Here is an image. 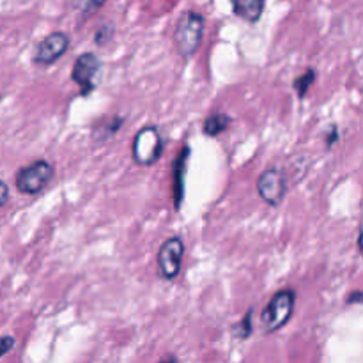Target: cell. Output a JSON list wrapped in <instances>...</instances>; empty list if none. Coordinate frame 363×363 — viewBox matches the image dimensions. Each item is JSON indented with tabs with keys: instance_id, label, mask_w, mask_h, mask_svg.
<instances>
[{
	"instance_id": "cell-1",
	"label": "cell",
	"mask_w": 363,
	"mask_h": 363,
	"mask_svg": "<svg viewBox=\"0 0 363 363\" xmlns=\"http://www.w3.org/2000/svg\"><path fill=\"white\" fill-rule=\"evenodd\" d=\"M206 20L197 11H184L177 20L176 30H174V45L177 53L184 59H190L199 50L204 35Z\"/></svg>"
},
{
	"instance_id": "cell-2",
	"label": "cell",
	"mask_w": 363,
	"mask_h": 363,
	"mask_svg": "<svg viewBox=\"0 0 363 363\" xmlns=\"http://www.w3.org/2000/svg\"><path fill=\"white\" fill-rule=\"evenodd\" d=\"M296 293L293 289H282L275 293L261 314L262 328L266 333H275L291 321L294 314Z\"/></svg>"
},
{
	"instance_id": "cell-3",
	"label": "cell",
	"mask_w": 363,
	"mask_h": 363,
	"mask_svg": "<svg viewBox=\"0 0 363 363\" xmlns=\"http://www.w3.org/2000/svg\"><path fill=\"white\" fill-rule=\"evenodd\" d=\"M55 169L46 160H35L28 165L20 167L14 176V186L21 195H38L52 183Z\"/></svg>"
},
{
	"instance_id": "cell-4",
	"label": "cell",
	"mask_w": 363,
	"mask_h": 363,
	"mask_svg": "<svg viewBox=\"0 0 363 363\" xmlns=\"http://www.w3.org/2000/svg\"><path fill=\"white\" fill-rule=\"evenodd\" d=\"M163 138L162 133L156 126L149 124L142 130L137 131L131 144V155L137 165L140 167H151L162 158L163 155Z\"/></svg>"
},
{
	"instance_id": "cell-5",
	"label": "cell",
	"mask_w": 363,
	"mask_h": 363,
	"mask_svg": "<svg viewBox=\"0 0 363 363\" xmlns=\"http://www.w3.org/2000/svg\"><path fill=\"white\" fill-rule=\"evenodd\" d=\"M257 194L268 206L277 208L282 204L287 194V177L284 169H279V167L266 169L257 179Z\"/></svg>"
},
{
	"instance_id": "cell-6",
	"label": "cell",
	"mask_w": 363,
	"mask_h": 363,
	"mask_svg": "<svg viewBox=\"0 0 363 363\" xmlns=\"http://www.w3.org/2000/svg\"><path fill=\"white\" fill-rule=\"evenodd\" d=\"M184 257V241L179 236L167 238L158 250V272L162 279L172 280L181 273V262Z\"/></svg>"
},
{
	"instance_id": "cell-7",
	"label": "cell",
	"mask_w": 363,
	"mask_h": 363,
	"mask_svg": "<svg viewBox=\"0 0 363 363\" xmlns=\"http://www.w3.org/2000/svg\"><path fill=\"white\" fill-rule=\"evenodd\" d=\"M69 48V35L66 32L55 30L38 43L34 52V64L38 66H52Z\"/></svg>"
},
{
	"instance_id": "cell-8",
	"label": "cell",
	"mask_w": 363,
	"mask_h": 363,
	"mask_svg": "<svg viewBox=\"0 0 363 363\" xmlns=\"http://www.w3.org/2000/svg\"><path fill=\"white\" fill-rule=\"evenodd\" d=\"M101 69V60L96 53L85 52L74 60L73 71H71V80L80 87V92L84 96L91 94L96 89L94 77Z\"/></svg>"
},
{
	"instance_id": "cell-9",
	"label": "cell",
	"mask_w": 363,
	"mask_h": 363,
	"mask_svg": "<svg viewBox=\"0 0 363 363\" xmlns=\"http://www.w3.org/2000/svg\"><path fill=\"white\" fill-rule=\"evenodd\" d=\"M230 4L236 16L248 23H257L264 13L266 0H230Z\"/></svg>"
},
{
	"instance_id": "cell-10",
	"label": "cell",
	"mask_w": 363,
	"mask_h": 363,
	"mask_svg": "<svg viewBox=\"0 0 363 363\" xmlns=\"http://www.w3.org/2000/svg\"><path fill=\"white\" fill-rule=\"evenodd\" d=\"M229 124H230V117L227 116V113L215 112L211 113V116H208V119L204 121V124H202V131H204V135H208V137H218V135H222L223 131L229 128Z\"/></svg>"
},
{
	"instance_id": "cell-11",
	"label": "cell",
	"mask_w": 363,
	"mask_h": 363,
	"mask_svg": "<svg viewBox=\"0 0 363 363\" xmlns=\"http://www.w3.org/2000/svg\"><path fill=\"white\" fill-rule=\"evenodd\" d=\"M188 152H190V149L184 147V151L179 152V160H177L176 184H174V199H176V208H179L181 201H183V195H184L183 176H184V163H186V160H188Z\"/></svg>"
},
{
	"instance_id": "cell-12",
	"label": "cell",
	"mask_w": 363,
	"mask_h": 363,
	"mask_svg": "<svg viewBox=\"0 0 363 363\" xmlns=\"http://www.w3.org/2000/svg\"><path fill=\"white\" fill-rule=\"evenodd\" d=\"M315 80V69L314 67H308L307 71H305L301 77H298L296 80H294V91L298 92V96H300L301 99L307 96V91L311 89V85L314 84Z\"/></svg>"
},
{
	"instance_id": "cell-13",
	"label": "cell",
	"mask_w": 363,
	"mask_h": 363,
	"mask_svg": "<svg viewBox=\"0 0 363 363\" xmlns=\"http://www.w3.org/2000/svg\"><path fill=\"white\" fill-rule=\"evenodd\" d=\"M252 315H254V307L248 308V312L243 315V319L238 323L236 335L240 337V339H243V340L248 339V337L252 335V332H254V325H252Z\"/></svg>"
},
{
	"instance_id": "cell-14",
	"label": "cell",
	"mask_w": 363,
	"mask_h": 363,
	"mask_svg": "<svg viewBox=\"0 0 363 363\" xmlns=\"http://www.w3.org/2000/svg\"><path fill=\"white\" fill-rule=\"evenodd\" d=\"M112 35H113V27H112V25H103V27L99 28L98 32H96L94 43H96V45L103 46V45H106V43H108L110 39H112Z\"/></svg>"
},
{
	"instance_id": "cell-15",
	"label": "cell",
	"mask_w": 363,
	"mask_h": 363,
	"mask_svg": "<svg viewBox=\"0 0 363 363\" xmlns=\"http://www.w3.org/2000/svg\"><path fill=\"white\" fill-rule=\"evenodd\" d=\"M14 344H16L14 337H11V335L0 337V358L6 357L7 353H11V351H13V347H14Z\"/></svg>"
},
{
	"instance_id": "cell-16",
	"label": "cell",
	"mask_w": 363,
	"mask_h": 363,
	"mask_svg": "<svg viewBox=\"0 0 363 363\" xmlns=\"http://www.w3.org/2000/svg\"><path fill=\"white\" fill-rule=\"evenodd\" d=\"M105 2L106 0H82V11H84V14H91L92 11L99 9Z\"/></svg>"
},
{
	"instance_id": "cell-17",
	"label": "cell",
	"mask_w": 363,
	"mask_h": 363,
	"mask_svg": "<svg viewBox=\"0 0 363 363\" xmlns=\"http://www.w3.org/2000/svg\"><path fill=\"white\" fill-rule=\"evenodd\" d=\"M7 199H9V186H7V183H4V181L0 179V208L6 204Z\"/></svg>"
},
{
	"instance_id": "cell-18",
	"label": "cell",
	"mask_w": 363,
	"mask_h": 363,
	"mask_svg": "<svg viewBox=\"0 0 363 363\" xmlns=\"http://www.w3.org/2000/svg\"><path fill=\"white\" fill-rule=\"evenodd\" d=\"M337 140H339V130H337V128L333 126L332 130H330V133L326 135V142H328V147H332V145L335 144Z\"/></svg>"
},
{
	"instance_id": "cell-19",
	"label": "cell",
	"mask_w": 363,
	"mask_h": 363,
	"mask_svg": "<svg viewBox=\"0 0 363 363\" xmlns=\"http://www.w3.org/2000/svg\"><path fill=\"white\" fill-rule=\"evenodd\" d=\"M358 250H360V254L363 255V225H362L360 233H358Z\"/></svg>"
},
{
	"instance_id": "cell-20",
	"label": "cell",
	"mask_w": 363,
	"mask_h": 363,
	"mask_svg": "<svg viewBox=\"0 0 363 363\" xmlns=\"http://www.w3.org/2000/svg\"><path fill=\"white\" fill-rule=\"evenodd\" d=\"M158 363H179V362H177L176 357H172V354H170V357H165L163 360H160Z\"/></svg>"
}]
</instances>
